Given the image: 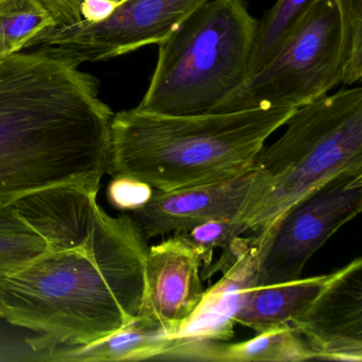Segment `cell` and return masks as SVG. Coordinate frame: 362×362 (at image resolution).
Listing matches in <instances>:
<instances>
[{
	"label": "cell",
	"mask_w": 362,
	"mask_h": 362,
	"mask_svg": "<svg viewBox=\"0 0 362 362\" xmlns=\"http://www.w3.org/2000/svg\"><path fill=\"white\" fill-rule=\"evenodd\" d=\"M80 66L42 47L0 58V202L58 186L100 189L114 113Z\"/></svg>",
	"instance_id": "cell-1"
},
{
	"label": "cell",
	"mask_w": 362,
	"mask_h": 362,
	"mask_svg": "<svg viewBox=\"0 0 362 362\" xmlns=\"http://www.w3.org/2000/svg\"><path fill=\"white\" fill-rule=\"evenodd\" d=\"M149 247L130 214L113 217L100 206L81 241L0 279L3 319L35 332L26 343L40 361L99 340L139 315Z\"/></svg>",
	"instance_id": "cell-2"
},
{
	"label": "cell",
	"mask_w": 362,
	"mask_h": 362,
	"mask_svg": "<svg viewBox=\"0 0 362 362\" xmlns=\"http://www.w3.org/2000/svg\"><path fill=\"white\" fill-rule=\"evenodd\" d=\"M296 107L167 115L135 109L114 114L107 175L134 177L158 192L243 175Z\"/></svg>",
	"instance_id": "cell-3"
},
{
	"label": "cell",
	"mask_w": 362,
	"mask_h": 362,
	"mask_svg": "<svg viewBox=\"0 0 362 362\" xmlns=\"http://www.w3.org/2000/svg\"><path fill=\"white\" fill-rule=\"evenodd\" d=\"M253 165L255 186L237 221L257 243L296 201L338 173L362 169V88H341L298 107Z\"/></svg>",
	"instance_id": "cell-4"
},
{
	"label": "cell",
	"mask_w": 362,
	"mask_h": 362,
	"mask_svg": "<svg viewBox=\"0 0 362 362\" xmlns=\"http://www.w3.org/2000/svg\"><path fill=\"white\" fill-rule=\"evenodd\" d=\"M258 21L245 0H209L158 44L137 109L167 115L214 113L249 75Z\"/></svg>",
	"instance_id": "cell-5"
},
{
	"label": "cell",
	"mask_w": 362,
	"mask_h": 362,
	"mask_svg": "<svg viewBox=\"0 0 362 362\" xmlns=\"http://www.w3.org/2000/svg\"><path fill=\"white\" fill-rule=\"evenodd\" d=\"M342 83L341 25L334 0H319L274 57L226 97L214 113L298 107Z\"/></svg>",
	"instance_id": "cell-6"
},
{
	"label": "cell",
	"mask_w": 362,
	"mask_h": 362,
	"mask_svg": "<svg viewBox=\"0 0 362 362\" xmlns=\"http://www.w3.org/2000/svg\"><path fill=\"white\" fill-rule=\"evenodd\" d=\"M362 211V169H349L296 201L256 245L254 287L302 277L311 256Z\"/></svg>",
	"instance_id": "cell-7"
},
{
	"label": "cell",
	"mask_w": 362,
	"mask_h": 362,
	"mask_svg": "<svg viewBox=\"0 0 362 362\" xmlns=\"http://www.w3.org/2000/svg\"><path fill=\"white\" fill-rule=\"evenodd\" d=\"M209 0H122L98 22L81 21L50 33L37 47L80 65L124 56L158 45Z\"/></svg>",
	"instance_id": "cell-8"
},
{
	"label": "cell",
	"mask_w": 362,
	"mask_h": 362,
	"mask_svg": "<svg viewBox=\"0 0 362 362\" xmlns=\"http://www.w3.org/2000/svg\"><path fill=\"white\" fill-rule=\"evenodd\" d=\"M313 359L362 362V259L332 272L327 285L291 324Z\"/></svg>",
	"instance_id": "cell-9"
},
{
	"label": "cell",
	"mask_w": 362,
	"mask_h": 362,
	"mask_svg": "<svg viewBox=\"0 0 362 362\" xmlns=\"http://www.w3.org/2000/svg\"><path fill=\"white\" fill-rule=\"evenodd\" d=\"M201 264L198 252L179 234L150 247L137 315L180 336L204 300Z\"/></svg>",
	"instance_id": "cell-10"
},
{
	"label": "cell",
	"mask_w": 362,
	"mask_h": 362,
	"mask_svg": "<svg viewBox=\"0 0 362 362\" xmlns=\"http://www.w3.org/2000/svg\"><path fill=\"white\" fill-rule=\"evenodd\" d=\"M255 184L253 169L224 181L154 190L149 200L130 214L148 239L184 232L205 222L237 219L249 203Z\"/></svg>",
	"instance_id": "cell-11"
},
{
	"label": "cell",
	"mask_w": 362,
	"mask_h": 362,
	"mask_svg": "<svg viewBox=\"0 0 362 362\" xmlns=\"http://www.w3.org/2000/svg\"><path fill=\"white\" fill-rule=\"evenodd\" d=\"M97 194L80 186H58L12 203L47 241V251H58L79 243L90 232L100 207Z\"/></svg>",
	"instance_id": "cell-12"
},
{
	"label": "cell",
	"mask_w": 362,
	"mask_h": 362,
	"mask_svg": "<svg viewBox=\"0 0 362 362\" xmlns=\"http://www.w3.org/2000/svg\"><path fill=\"white\" fill-rule=\"evenodd\" d=\"M330 277L332 273L279 285L245 288L237 296L230 319L257 334L290 325L308 308Z\"/></svg>",
	"instance_id": "cell-13"
},
{
	"label": "cell",
	"mask_w": 362,
	"mask_h": 362,
	"mask_svg": "<svg viewBox=\"0 0 362 362\" xmlns=\"http://www.w3.org/2000/svg\"><path fill=\"white\" fill-rule=\"evenodd\" d=\"M160 326L136 315L116 332L79 346L59 347L45 356L43 361H141L163 359L179 344Z\"/></svg>",
	"instance_id": "cell-14"
},
{
	"label": "cell",
	"mask_w": 362,
	"mask_h": 362,
	"mask_svg": "<svg viewBox=\"0 0 362 362\" xmlns=\"http://www.w3.org/2000/svg\"><path fill=\"white\" fill-rule=\"evenodd\" d=\"M166 359L219 362H298L313 360L298 332L290 325L279 326L243 342L182 339Z\"/></svg>",
	"instance_id": "cell-15"
},
{
	"label": "cell",
	"mask_w": 362,
	"mask_h": 362,
	"mask_svg": "<svg viewBox=\"0 0 362 362\" xmlns=\"http://www.w3.org/2000/svg\"><path fill=\"white\" fill-rule=\"evenodd\" d=\"M58 28L41 0H0V58L37 47Z\"/></svg>",
	"instance_id": "cell-16"
},
{
	"label": "cell",
	"mask_w": 362,
	"mask_h": 362,
	"mask_svg": "<svg viewBox=\"0 0 362 362\" xmlns=\"http://www.w3.org/2000/svg\"><path fill=\"white\" fill-rule=\"evenodd\" d=\"M47 250V241L18 213L13 203L0 202V279Z\"/></svg>",
	"instance_id": "cell-17"
},
{
	"label": "cell",
	"mask_w": 362,
	"mask_h": 362,
	"mask_svg": "<svg viewBox=\"0 0 362 362\" xmlns=\"http://www.w3.org/2000/svg\"><path fill=\"white\" fill-rule=\"evenodd\" d=\"M319 0H276L258 22L249 75L266 65ZM247 75V76H249Z\"/></svg>",
	"instance_id": "cell-18"
},
{
	"label": "cell",
	"mask_w": 362,
	"mask_h": 362,
	"mask_svg": "<svg viewBox=\"0 0 362 362\" xmlns=\"http://www.w3.org/2000/svg\"><path fill=\"white\" fill-rule=\"evenodd\" d=\"M341 25L342 84L349 86L362 77V0H334Z\"/></svg>",
	"instance_id": "cell-19"
},
{
	"label": "cell",
	"mask_w": 362,
	"mask_h": 362,
	"mask_svg": "<svg viewBox=\"0 0 362 362\" xmlns=\"http://www.w3.org/2000/svg\"><path fill=\"white\" fill-rule=\"evenodd\" d=\"M175 234H179L198 252L206 268L213 262L216 249L226 250L235 239L245 236V226L236 219L213 220Z\"/></svg>",
	"instance_id": "cell-20"
},
{
	"label": "cell",
	"mask_w": 362,
	"mask_h": 362,
	"mask_svg": "<svg viewBox=\"0 0 362 362\" xmlns=\"http://www.w3.org/2000/svg\"><path fill=\"white\" fill-rule=\"evenodd\" d=\"M153 188L139 180L128 175H115L107 189V200L114 209L122 213H132L143 206Z\"/></svg>",
	"instance_id": "cell-21"
},
{
	"label": "cell",
	"mask_w": 362,
	"mask_h": 362,
	"mask_svg": "<svg viewBox=\"0 0 362 362\" xmlns=\"http://www.w3.org/2000/svg\"><path fill=\"white\" fill-rule=\"evenodd\" d=\"M58 23L59 28L81 22V7L86 0H41ZM122 3V0H114Z\"/></svg>",
	"instance_id": "cell-22"
},
{
	"label": "cell",
	"mask_w": 362,
	"mask_h": 362,
	"mask_svg": "<svg viewBox=\"0 0 362 362\" xmlns=\"http://www.w3.org/2000/svg\"><path fill=\"white\" fill-rule=\"evenodd\" d=\"M3 319V302H1V294H0V320Z\"/></svg>",
	"instance_id": "cell-23"
}]
</instances>
